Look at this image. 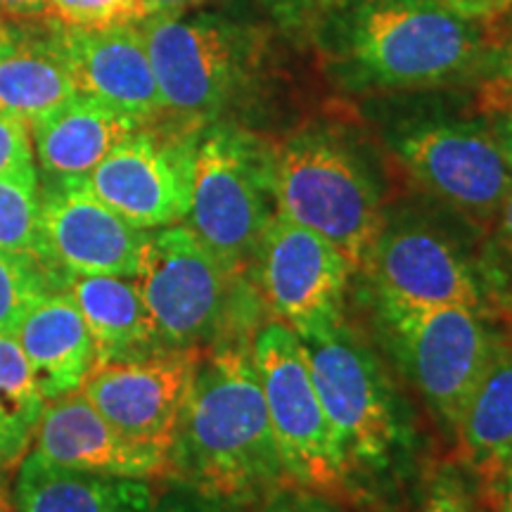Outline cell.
Masks as SVG:
<instances>
[{
    "label": "cell",
    "mask_w": 512,
    "mask_h": 512,
    "mask_svg": "<svg viewBox=\"0 0 512 512\" xmlns=\"http://www.w3.org/2000/svg\"><path fill=\"white\" fill-rule=\"evenodd\" d=\"M38 214L41 190L38 171L0 176V249L12 254L38 252Z\"/></svg>",
    "instance_id": "obj_24"
},
{
    "label": "cell",
    "mask_w": 512,
    "mask_h": 512,
    "mask_svg": "<svg viewBox=\"0 0 512 512\" xmlns=\"http://www.w3.org/2000/svg\"><path fill=\"white\" fill-rule=\"evenodd\" d=\"M382 313L422 396L456 430L467 401L508 339L486 325L482 311L463 306Z\"/></svg>",
    "instance_id": "obj_9"
},
{
    "label": "cell",
    "mask_w": 512,
    "mask_h": 512,
    "mask_svg": "<svg viewBox=\"0 0 512 512\" xmlns=\"http://www.w3.org/2000/svg\"><path fill=\"white\" fill-rule=\"evenodd\" d=\"M171 465L178 482L230 510H256L290 486L247 337L197 351Z\"/></svg>",
    "instance_id": "obj_1"
},
{
    "label": "cell",
    "mask_w": 512,
    "mask_h": 512,
    "mask_svg": "<svg viewBox=\"0 0 512 512\" xmlns=\"http://www.w3.org/2000/svg\"><path fill=\"white\" fill-rule=\"evenodd\" d=\"M46 15L64 27L105 29L138 22L133 0H46Z\"/></svg>",
    "instance_id": "obj_26"
},
{
    "label": "cell",
    "mask_w": 512,
    "mask_h": 512,
    "mask_svg": "<svg viewBox=\"0 0 512 512\" xmlns=\"http://www.w3.org/2000/svg\"><path fill=\"white\" fill-rule=\"evenodd\" d=\"M256 268L268 309L299 339L344 320V297L354 268L313 230L275 214L256 254Z\"/></svg>",
    "instance_id": "obj_12"
},
{
    "label": "cell",
    "mask_w": 512,
    "mask_h": 512,
    "mask_svg": "<svg viewBox=\"0 0 512 512\" xmlns=\"http://www.w3.org/2000/svg\"><path fill=\"white\" fill-rule=\"evenodd\" d=\"M53 38L76 93L107 102L140 126L162 124V98L136 22L105 29L55 22Z\"/></svg>",
    "instance_id": "obj_16"
},
{
    "label": "cell",
    "mask_w": 512,
    "mask_h": 512,
    "mask_svg": "<svg viewBox=\"0 0 512 512\" xmlns=\"http://www.w3.org/2000/svg\"><path fill=\"white\" fill-rule=\"evenodd\" d=\"M252 354L290 486L337 501L347 498L351 470L320 401L302 339L273 320L254 337Z\"/></svg>",
    "instance_id": "obj_4"
},
{
    "label": "cell",
    "mask_w": 512,
    "mask_h": 512,
    "mask_svg": "<svg viewBox=\"0 0 512 512\" xmlns=\"http://www.w3.org/2000/svg\"><path fill=\"white\" fill-rule=\"evenodd\" d=\"M505 313H508V325H510V332H512V304L505 306Z\"/></svg>",
    "instance_id": "obj_38"
},
{
    "label": "cell",
    "mask_w": 512,
    "mask_h": 512,
    "mask_svg": "<svg viewBox=\"0 0 512 512\" xmlns=\"http://www.w3.org/2000/svg\"><path fill=\"white\" fill-rule=\"evenodd\" d=\"M482 110L486 114L512 110V46L505 53L501 69H498L494 79L482 88Z\"/></svg>",
    "instance_id": "obj_32"
},
{
    "label": "cell",
    "mask_w": 512,
    "mask_h": 512,
    "mask_svg": "<svg viewBox=\"0 0 512 512\" xmlns=\"http://www.w3.org/2000/svg\"><path fill=\"white\" fill-rule=\"evenodd\" d=\"M150 230L131 226L86 176L48 178L41 190L36 259L53 273L138 278Z\"/></svg>",
    "instance_id": "obj_11"
},
{
    "label": "cell",
    "mask_w": 512,
    "mask_h": 512,
    "mask_svg": "<svg viewBox=\"0 0 512 512\" xmlns=\"http://www.w3.org/2000/svg\"><path fill=\"white\" fill-rule=\"evenodd\" d=\"M136 3L138 19L152 15H178L185 8H192L200 0H133Z\"/></svg>",
    "instance_id": "obj_35"
},
{
    "label": "cell",
    "mask_w": 512,
    "mask_h": 512,
    "mask_svg": "<svg viewBox=\"0 0 512 512\" xmlns=\"http://www.w3.org/2000/svg\"><path fill=\"white\" fill-rule=\"evenodd\" d=\"M278 214L335 245L363 271L384 233L380 197L366 171L325 136H299L273 152Z\"/></svg>",
    "instance_id": "obj_3"
},
{
    "label": "cell",
    "mask_w": 512,
    "mask_h": 512,
    "mask_svg": "<svg viewBox=\"0 0 512 512\" xmlns=\"http://www.w3.org/2000/svg\"><path fill=\"white\" fill-rule=\"evenodd\" d=\"M3 17H36L46 15V0H0Z\"/></svg>",
    "instance_id": "obj_37"
},
{
    "label": "cell",
    "mask_w": 512,
    "mask_h": 512,
    "mask_svg": "<svg viewBox=\"0 0 512 512\" xmlns=\"http://www.w3.org/2000/svg\"><path fill=\"white\" fill-rule=\"evenodd\" d=\"M53 290L67 292L95 342V363L162 349L155 320L133 278L53 273Z\"/></svg>",
    "instance_id": "obj_21"
},
{
    "label": "cell",
    "mask_w": 512,
    "mask_h": 512,
    "mask_svg": "<svg viewBox=\"0 0 512 512\" xmlns=\"http://www.w3.org/2000/svg\"><path fill=\"white\" fill-rule=\"evenodd\" d=\"M437 3L465 19H494L512 8V0H437Z\"/></svg>",
    "instance_id": "obj_34"
},
{
    "label": "cell",
    "mask_w": 512,
    "mask_h": 512,
    "mask_svg": "<svg viewBox=\"0 0 512 512\" xmlns=\"http://www.w3.org/2000/svg\"><path fill=\"white\" fill-rule=\"evenodd\" d=\"M382 311H427L444 306L482 311V287L472 268L444 238L425 228L380 235L366 261Z\"/></svg>",
    "instance_id": "obj_15"
},
{
    "label": "cell",
    "mask_w": 512,
    "mask_h": 512,
    "mask_svg": "<svg viewBox=\"0 0 512 512\" xmlns=\"http://www.w3.org/2000/svg\"><path fill=\"white\" fill-rule=\"evenodd\" d=\"M0 512H12L10 508H8V505H5L3 501H0Z\"/></svg>",
    "instance_id": "obj_39"
},
{
    "label": "cell",
    "mask_w": 512,
    "mask_h": 512,
    "mask_svg": "<svg viewBox=\"0 0 512 512\" xmlns=\"http://www.w3.org/2000/svg\"><path fill=\"white\" fill-rule=\"evenodd\" d=\"M136 119L91 95L74 93L60 107L29 126L34 155L48 178L88 176L117 147L138 131Z\"/></svg>",
    "instance_id": "obj_19"
},
{
    "label": "cell",
    "mask_w": 512,
    "mask_h": 512,
    "mask_svg": "<svg viewBox=\"0 0 512 512\" xmlns=\"http://www.w3.org/2000/svg\"><path fill=\"white\" fill-rule=\"evenodd\" d=\"M34 451L55 465L95 475L147 482L174 477L169 453L126 439L95 411L81 389L46 401L36 427Z\"/></svg>",
    "instance_id": "obj_17"
},
{
    "label": "cell",
    "mask_w": 512,
    "mask_h": 512,
    "mask_svg": "<svg viewBox=\"0 0 512 512\" xmlns=\"http://www.w3.org/2000/svg\"><path fill=\"white\" fill-rule=\"evenodd\" d=\"M489 233H491V245H489L491 261H494V266L498 268V273H501V278H505L512 285V192L505 197L501 209H498L494 221H491Z\"/></svg>",
    "instance_id": "obj_30"
},
{
    "label": "cell",
    "mask_w": 512,
    "mask_h": 512,
    "mask_svg": "<svg viewBox=\"0 0 512 512\" xmlns=\"http://www.w3.org/2000/svg\"><path fill=\"white\" fill-rule=\"evenodd\" d=\"M396 152L427 190L486 228L512 192V166L494 133L479 126H420L399 138Z\"/></svg>",
    "instance_id": "obj_14"
},
{
    "label": "cell",
    "mask_w": 512,
    "mask_h": 512,
    "mask_svg": "<svg viewBox=\"0 0 512 512\" xmlns=\"http://www.w3.org/2000/svg\"><path fill=\"white\" fill-rule=\"evenodd\" d=\"M233 275L188 223L150 230L136 283L162 349H207L233 337Z\"/></svg>",
    "instance_id": "obj_6"
},
{
    "label": "cell",
    "mask_w": 512,
    "mask_h": 512,
    "mask_svg": "<svg viewBox=\"0 0 512 512\" xmlns=\"http://www.w3.org/2000/svg\"><path fill=\"white\" fill-rule=\"evenodd\" d=\"M48 290L50 271L36 256L0 249V335H15L29 306Z\"/></svg>",
    "instance_id": "obj_25"
},
{
    "label": "cell",
    "mask_w": 512,
    "mask_h": 512,
    "mask_svg": "<svg viewBox=\"0 0 512 512\" xmlns=\"http://www.w3.org/2000/svg\"><path fill=\"white\" fill-rule=\"evenodd\" d=\"M302 344L351 475L384 470L401 448L403 432L392 387L373 351L344 320Z\"/></svg>",
    "instance_id": "obj_7"
},
{
    "label": "cell",
    "mask_w": 512,
    "mask_h": 512,
    "mask_svg": "<svg viewBox=\"0 0 512 512\" xmlns=\"http://www.w3.org/2000/svg\"><path fill=\"white\" fill-rule=\"evenodd\" d=\"M460 463L475 491L512 458V339L503 344L456 425Z\"/></svg>",
    "instance_id": "obj_22"
},
{
    "label": "cell",
    "mask_w": 512,
    "mask_h": 512,
    "mask_svg": "<svg viewBox=\"0 0 512 512\" xmlns=\"http://www.w3.org/2000/svg\"><path fill=\"white\" fill-rule=\"evenodd\" d=\"M200 133L166 124L140 126L86 176L88 185L131 226L157 230L183 223Z\"/></svg>",
    "instance_id": "obj_10"
},
{
    "label": "cell",
    "mask_w": 512,
    "mask_h": 512,
    "mask_svg": "<svg viewBox=\"0 0 512 512\" xmlns=\"http://www.w3.org/2000/svg\"><path fill=\"white\" fill-rule=\"evenodd\" d=\"M351 57L380 86H430L467 72L482 53L470 19L437 0H366L351 24Z\"/></svg>",
    "instance_id": "obj_5"
},
{
    "label": "cell",
    "mask_w": 512,
    "mask_h": 512,
    "mask_svg": "<svg viewBox=\"0 0 512 512\" xmlns=\"http://www.w3.org/2000/svg\"><path fill=\"white\" fill-rule=\"evenodd\" d=\"M138 31L162 98V124L185 133L214 124L240 74L233 34L211 19L178 15L143 17Z\"/></svg>",
    "instance_id": "obj_8"
},
{
    "label": "cell",
    "mask_w": 512,
    "mask_h": 512,
    "mask_svg": "<svg viewBox=\"0 0 512 512\" xmlns=\"http://www.w3.org/2000/svg\"><path fill=\"white\" fill-rule=\"evenodd\" d=\"M155 498L147 479L72 470L34 448L19 463L12 491L15 512H147Z\"/></svg>",
    "instance_id": "obj_20"
},
{
    "label": "cell",
    "mask_w": 512,
    "mask_h": 512,
    "mask_svg": "<svg viewBox=\"0 0 512 512\" xmlns=\"http://www.w3.org/2000/svg\"><path fill=\"white\" fill-rule=\"evenodd\" d=\"M43 399L79 392L95 366V342L74 299L48 290L29 306L15 335Z\"/></svg>",
    "instance_id": "obj_18"
},
{
    "label": "cell",
    "mask_w": 512,
    "mask_h": 512,
    "mask_svg": "<svg viewBox=\"0 0 512 512\" xmlns=\"http://www.w3.org/2000/svg\"><path fill=\"white\" fill-rule=\"evenodd\" d=\"M147 512H233L219 501L202 496L200 491L190 489V486H181V489L166 491V494L157 496L155 503L150 505Z\"/></svg>",
    "instance_id": "obj_31"
},
{
    "label": "cell",
    "mask_w": 512,
    "mask_h": 512,
    "mask_svg": "<svg viewBox=\"0 0 512 512\" xmlns=\"http://www.w3.org/2000/svg\"><path fill=\"white\" fill-rule=\"evenodd\" d=\"M477 496L456 467L446 465L434 472L425 496L415 512H477Z\"/></svg>",
    "instance_id": "obj_27"
},
{
    "label": "cell",
    "mask_w": 512,
    "mask_h": 512,
    "mask_svg": "<svg viewBox=\"0 0 512 512\" xmlns=\"http://www.w3.org/2000/svg\"><path fill=\"white\" fill-rule=\"evenodd\" d=\"M254 512H347V508L337 498L299 489V486H285Z\"/></svg>",
    "instance_id": "obj_29"
},
{
    "label": "cell",
    "mask_w": 512,
    "mask_h": 512,
    "mask_svg": "<svg viewBox=\"0 0 512 512\" xmlns=\"http://www.w3.org/2000/svg\"><path fill=\"white\" fill-rule=\"evenodd\" d=\"M46 399L12 335H0V472L19 467L36 437Z\"/></svg>",
    "instance_id": "obj_23"
},
{
    "label": "cell",
    "mask_w": 512,
    "mask_h": 512,
    "mask_svg": "<svg viewBox=\"0 0 512 512\" xmlns=\"http://www.w3.org/2000/svg\"><path fill=\"white\" fill-rule=\"evenodd\" d=\"M494 117V126H491V133H494L496 143L501 145L505 159H508L512 166V110L491 114Z\"/></svg>",
    "instance_id": "obj_36"
},
{
    "label": "cell",
    "mask_w": 512,
    "mask_h": 512,
    "mask_svg": "<svg viewBox=\"0 0 512 512\" xmlns=\"http://www.w3.org/2000/svg\"><path fill=\"white\" fill-rule=\"evenodd\" d=\"M36 169L31 131L24 121L0 114V176Z\"/></svg>",
    "instance_id": "obj_28"
},
{
    "label": "cell",
    "mask_w": 512,
    "mask_h": 512,
    "mask_svg": "<svg viewBox=\"0 0 512 512\" xmlns=\"http://www.w3.org/2000/svg\"><path fill=\"white\" fill-rule=\"evenodd\" d=\"M195 358V349H155L98 361L81 392L126 439L171 456Z\"/></svg>",
    "instance_id": "obj_13"
},
{
    "label": "cell",
    "mask_w": 512,
    "mask_h": 512,
    "mask_svg": "<svg viewBox=\"0 0 512 512\" xmlns=\"http://www.w3.org/2000/svg\"><path fill=\"white\" fill-rule=\"evenodd\" d=\"M484 512H512V458L489 484L475 491Z\"/></svg>",
    "instance_id": "obj_33"
},
{
    "label": "cell",
    "mask_w": 512,
    "mask_h": 512,
    "mask_svg": "<svg viewBox=\"0 0 512 512\" xmlns=\"http://www.w3.org/2000/svg\"><path fill=\"white\" fill-rule=\"evenodd\" d=\"M482 512H484V510H482Z\"/></svg>",
    "instance_id": "obj_40"
},
{
    "label": "cell",
    "mask_w": 512,
    "mask_h": 512,
    "mask_svg": "<svg viewBox=\"0 0 512 512\" xmlns=\"http://www.w3.org/2000/svg\"><path fill=\"white\" fill-rule=\"evenodd\" d=\"M278 214L273 152L240 128L211 124L197 138L188 228L233 275L256 264Z\"/></svg>",
    "instance_id": "obj_2"
}]
</instances>
